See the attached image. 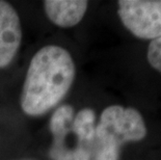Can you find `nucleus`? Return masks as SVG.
<instances>
[{"mask_svg": "<svg viewBox=\"0 0 161 160\" xmlns=\"http://www.w3.org/2000/svg\"><path fill=\"white\" fill-rule=\"evenodd\" d=\"M76 76L73 57L67 49L47 45L32 56L24 80L20 105L29 117H40L58 106Z\"/></svg>", "mask_w": 161, "mask_h": 160, "instance_id": "1", "label": "nucleus"}, {"mask_svg": "<svg viewBox=\"0 0 161 160\" xmlns=\"http://www.w3.org/2000/svg\"><path fill=\"white\" fill-rule=\"evenodd\" d=\"M96 114L84 108L75 114L70 104L57 106L49 121L51 160H92L96 135Z\"/></svg>", "mask_w": 161, "mask_h": 160, "instance_id": "2", "label": "nucleus"}, {"mask_svg": "<svg viewBox=\"0 0 161 160\" xmlns=\"http://www.w3.org/2000/svg\"><path fill=\"white\" fill-rule=\"evenodd\" d=\"M146 134L145 122L137 110L119 105L108 106L96 125L92 160H119L123 144L142 141Z\"/></svg>", "mask_w": 161, "mask_h": 160, "instance_id": "3", "label": "nucleus"}, {"mask_svg": "<svg viewBox=\"0 0 161 160\" xmlns=\"http://www.w3.org/2000/svg\"><path fill=\"white\" fill-rule=\"evenodd\" d=\"M118 13L135 36L152 41L161 37V0H121Z\"/></svg>", "mask_w": 161, "mask_h": 160, "instance_id": "4", "label": "nucleus"}, {"mask_svg": "<svg viewBox=\"0 0 161 160\" xmlns=\"http://www.w3.org/2000/svg\"><path fill=\"white\" fill-rule=\"evenodd\" d=\"M22 25L18 12L9 2L0 0V69L11 63L22 43Z\"/></svg>", "mask_w": 161, "mask_h": 160, "instance_id": "5", "label": "nucleus"}, {"mask_svg": "<svg viewBox=\"0 0 161 160\" xmlns=\"http://www.w3.org/2000/svg\"><path fill=\"white\" fill-rule=\"evenodd\" d=\"M43 5L51 23L61 28H69L83 19L88 2L84 0H46Z\"/></svg>", "mask_w": 161, "mask_h": 160, "instance_id": "6", "label": "nucleus"}, {"mask_svg": "<svg viewBox=\"0 0 161 160\" xmlns=\"http://www.w3.org/2000/svg\"><path fill=\"white\" fill-rule=\"evenodd\" d=\"M148 60L151 66L161 72V37L151 42L148 49Z\"/></svg>", "mask_w": 161, "mask_h": 160, "instance_id": "7", "label": "nucleus"}, {"mask_svg": "<svg viewBox=\"0 0 161 160\" xmlns=\"http://www.w3.org/2000/svg\"><path fill=\"white\" fill-rule=\"evenodd\" d=\"M16 160H35V159H16Z\"/></svg>", "mask_w": 161, "mask_h": 160, "instance_id": "8", "label": "nucleus"}]
</instances>
